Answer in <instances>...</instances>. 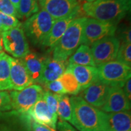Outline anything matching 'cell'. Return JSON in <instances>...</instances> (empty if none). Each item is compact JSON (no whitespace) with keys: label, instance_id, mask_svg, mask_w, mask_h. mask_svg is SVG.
<instances>
[{"label":"cell","instance_id":"1","mask_svg":"<svg viewBox=\"0 0 131 131\" xmlns=\"http://www.w3.org/2000/svg\"><path fill=\"white\" fill-rule=\"evenodd\" d=\"M70 123L79 131H107L106 113L91 105L80 96L70 98Z\"/></svg>","mask_w":131,"mask_h":131},{"label":"cell","instance_id":"2","mask_svg":"<svg viewBox=\"0 0 131 131\" xmlns=\"http://www.w3.org/2000/svg\"><path fill=\"white\" fill-rule=\"evenodd\" d=\"M131 0H96L84 3L82 11L98 21L118 24L130 10Z\"/></svg>","mask_w":131,"mask_h":131},{"label":"cell","instance_id":"3","mask_svg":"<svg viewBox=\"0 0 131 131\" xmlns=\"http://www.w3.org/2000/svg\"><path fill=\"white\" fill-rule=\"evenodd\" d=\"M85 16H80L70 24L53 47L52 58L61 60H68L81 44L83 27L86 20Z\"/></svg>","mask_w":131,"mask_h":131},{"label":"cell","instance_id":"4","mask_svg":"<svg viewBox=\"0 0 131 131\" xmlns=\"http://www.w3.org/2000/svg\"><path fill=\"white\" fill-rule=\"evenodd\" d=\"M55 21L46 11L41 9L26 19L22 27L26 37L31 42L42 46Z\"/></svg>","mask_w":131,"mask_h":131},{"label":"cell","instance_id":"5","mask_svg":"<svg viewBox=\"0 0 131 131\" xmlns=\"http://www.w3.org/2000/svg\"><path fill=\"white\" fill-rule=\"evenodd\" d=\"M98 79L109 86L123 88L131 76V68L117 61L103 64L97 68Z\"/></svg>","mask_w":131,"mask_h":131},{"label":"cell","instance_id":"6","mask_svg":"<svg viewBox=\"0 0 131 131\" xmlns=\"http://www.w3.org/2000/svg\"><path fill=\"white\" fill-rule=\"evenodd\" d=\"M43 88L38 84H32L21 91L10 92L13 111L21 115L26 114L36 102L43 96Z\"/></svg>","mask_w":131,"mask_h":131},{"label":"cell","instance_id":"7","mask_svg":"<svg viewBox=\"0 0 131 131\" xmlns=\"http://www.w3.org/2000/svg\"><path fill=\"white\" fill-rule=\"evenodd\" d=\"M1 35L4 49L15 58L22 59L30 52L22 24L4 31Z\"/></svg>","mask_w":131,"mask_h":131},{"label":"cell","instance_id":"8","mask_svg":"<svg viewBox=\"0 0 131 131\" xmlns=\"http://www.w3.org/2000/svg\"><path fill=\"white\" fill-rule=\"evenodd\" d=\"M117 26L118 24L86 18L83 27L81 44L89 46L103 38L114 36Z\"/></svg>","mask_w":131,"mask_h":131},{"label":"cell","instance_id":"9","mask_svg":"<svg viewBox=\"0 0 131 131\" xmlns=\"http://www.w3.org/2000/svg\"><path fill=\"white\" fill-rule=\"evenodd\" d=\"M119 46L120 41L114 36L103 38L94 42L91 50L95 66L114 61Z\"/></svg>","mask_w":131,"mask_h":131},{"label":"cell","instance_id":"10","mask_svg":"<svg viewBox=\"0 0 131 131\" xmlns=\"http://www.w3.org/2000/svg\"><path fill=\"white\" fill-rule=\"evenodd\" d=\"M42 9L55 20L66 17L80 7L78 0H38Z\"/></svg>","mask_w":131,"mask_h":131},{"label":"cell","instance_id":"11","mask_svg":"<svg viewBox=\"0 0 131 131\" xmlns=\"http://www.w3.org/2000/svg\"><path fill=\"white\" fill-rule=\"evenodd\" d=\"M130 101L124 94L123 88L110 86L105 103L100 109L105 113L119 112L130 111Z\"/></svg>","mask_w":131,"mask_h":131},{"label":"cell","instance_id":"12","mask_svg":"<svg viewBox=\"0 0 131 131\" xmlns=\"http://www.w3.org/2000/svg\"><path fill=\"white\" fill-rule=\"evenodd\" d=\"M10 78L12 89L15 91H21L33 84L25 64L21 58H11Z\"/></svg>","mask_w":131,"mask_h":131},{"label":"cell","instance_id":"13","mask_svg":"<svg viewBox=\"0 0 131 131\" xmlns=\"http://www.w3.org/2000/svg\"><path fill=\"white\" fill-rule=\"evenodd\" d=\"M81 7L80 6L77 9L75 10L74 12L69 16L55 20L48 36L42 45V46L53 49L54 46L63 36L64 33L66 32L72 22L77 18L81 16L80 15L81 14Z\"/></svg>","mask_w":131,"mask_h":131},{"label":"cell","instance_id":"14","mask_svg":"<svg viewBox=\"0 0 131 131\" xmlns=\"http://www.w3.org/2000/svg\"><path fill=\"white\" fill-rule=\"evenodd\" d=\"M37 123L42 124L55 129L57 127V117L50 112L46 102L42 97L38 100L34 106L26 114Z\"/></svg>","mask_w":131,"mask_h":131},{"label":"cell","instance_id":"15","mask_svg":"<svg viewBox=\"0 0 131 131\" xmlns=\"http://www.w3.org/2000/svg\"><path fill=\"white\" fill-rule=\"evenodd\" d=\"M110 86L99 81L83 90L81 97L96 108H101L105 103Z\"/></svg>","mask_w":131,"mask_h":131},{"label":"cell","instance_id":"16","mask_svg":"<svg viewBox=\"0 0 131 131\" xmlns=\"http://www.w3.org/2000/svg\"><path fill=\"white\" fill-rule=\"evenodd\" d=\"M67 69H69L79 83L81 90H84L99 81L97 68L88 66L69 64Z\"/></svg>","mask_w":131,"mask_h":131},{"label":"cell","instance_id":"17","mask_svg":"<svg viewBox=\"0 0 131 131\" xmlns=\"http://www.w3.org/2000/svg\"><path fill=\"white\" fill-rule=\"evenodd\" d=\"M107 131H131L130 111L106 113Z\"/></svg>","mask_w":131,"mask_h":131},{"label":"cell","instance_id":"18","mask_svg":"<svg viewBox=\"0 0 131 131\" xmlns=\"http://www.w3.org/2000/svg\"><path fill=\"white\" fill-rule=\"evenodd\" d=\"M22 60L28 70L33 84L40 83L45 66V57L40 56L34 52H29Z\"/></svg>","mask_w":131,"mask_h":131},{"label":"cell","instance_id":"19","mask_svg":"<svg viewBox=\"0 0 131 131\" xmlns=\"http://www.w3.org/2000/svg\"><path fill=\"white\" fill-rule=\"evenodd\" d=\"M68 61L69 64L95 67L91 48L84 45H81L77 49Z\"/></svg>","mask_w":131,"mask_h":131},{"label":"cell","instance_id":"20","mask_svg":"<svg viewBox=\"0 0 131 131\" xmlns=\"http://www.w3.org/2000/svg\"><path fill=\"white\" fill-rule=\"evenodd\" d=\"M11 58L4 52L0 53V91L12 89L10 78Z\"/></svg>","mask_w":131,"mask_h":131},{"label":"cell","instance_id":"21","mask_svg":"<svg viewBox=\"0 0 131 131\" xmlns=\"http://www.w3.org/2000/svg\"><path fill=\"white\" fill-rule=\"evenodd\" d=\"M61 82L66 94L76 95L81 91V88L73 73L66 69L64 73L58 79Z\"/></svg>","mask_w":131,"mask_h":131},{"label":"cell","instance_id":"22","mask_svg":"<svg viewBox=\"0 0 131 131\" xmlns=\"http://www.w3.org/2000/svg\"><path fill=\"white\" fill-rule=\"evenodd\" d=\"M39 11L37 0H20L18 9V18H29Z\"/></svg>","mask_w":131,"mask_h":131},{"label":"cell","instance_id":"23","mask_svg":"<svg viewBox=\"0 0 131 131\" xmlns=\"http://www.w3.org/2000/svg\"><path fill=\"white\" fill-rule=\"evenodd\" d=\"M57 115L60 119L70 122L72 118V106L70 98L68 95H61L58 100Z\"/></svg>","mask_w":131,"mask_h":131},{"label":"cell","instance_id":"24","mask_svg":"<svg viewBox=\"0 0 131 131\" xmlns=\"http://www.w3.org/2000/svg\"><path fill=\"white\" fill-rule=\"evenodd\" d=\"M69 65L68 60H57L53 58H46L45 67L60 77L64 73Z\"/></svg>","mask_w":131,"mask_h":131},{"label":"cell","instance_id":"25","mask_svg":"<svg viewBox=\"0 0 131 131\" xmlns=\"http://www.w3.org/2000/svg\"><path fill=\"white\" fill-rule=\"evenodd\" d=\"M117 61L130 66H131L130 43H122L119 46L117 55Z\"/></svg>","mask_w":131,"mask_h":131},{"label":"cell","instance_id":"26","mask_svg":"<svg viewBox=\"0 0 131 131\" xmlns=\"http://www.w3.org/2000/svg\"><path fill=\"white\" fill-rule=\"evenodd\" d=\"M61 95L55 94L50 91L45 92L42 97L44 98L49 110L53 115L58 117L57 109H58V100Z\"/></svg>","mask_w":131,"mask_h":131},{"label":"cell","instance_id":"27","mask_svg":"<svg viewBox=\"0 0 131 131\" xmlns=\"http://www.w3.org/2000/svg\"><path fill=\"white\" fill-rule=\"evenodd\" d=\"M13 110L10 95L7 92L0 91V114Z\"/></svg>","mask_w":131,"mask_h":131},{"label":"cell","instance_id":"28","mask_svg":"<svg viewBox=\"0 0 131 131\" xmlns=\"http://www.w3.org/2000/svg\"><path fill=\"white\" fill-rule=\"evenodd\" d=\"M0 12L18 18L17 11L9 0H0Z\"/></svg>","mask_w":131,"mask_h":131},{"label":"cell","instance_id":"29","mask_svg":"<svg viewBox=\"0 0 131 131\" xmlns=\"http://www.w3.org/2000/svg\"><path fill=\"white\" fill-rule=\"evenodd\" d=\"M130 32V26H122L118 32L117 38L119 41H122V43H131Z\"/></svg>","mask_w":131,"mask_h":131},{"label":"cell","instance_id":"30","mask_svg":"<svg viewBox=\"0 0 131 131\" xmlns=\"http://www.w3.org/2000/svg\"><path fill=\"white\" fill-rule=\"evenodd\" d=\"M47 89L52 92L55 93V94L64 95L66 94L65 90L64 89L63 86H62L61 82L58 80H55V81L49 82V83H46L44 84Z\"/></svg>","mask_w":131,"mask_h":131},{"label":"cell","instance_id":"31","mask_svg":"<svg viewBox=\"0 0 131 131\" xmlns=\"http://www.w3.org/2000/svg\"><path fill=\"white\" fill-rule=\"evenodd\" d=\"M57 128L59 131H77L68 122L61 119L57 124Z\"/></svg>","mask_w":131,"mask_h":131},{"label":"cell","instance_id":"32","mask_svg":"<svg viewBox=\"0 0 131 131\" xmlns=\"http://www.w3.org/2000/svg\"><path fill=\"white\" fill-rule=\"evenodd\" d=\"M130 87H131V79L130 78L125 82L123 87V90L124 94L126 95V96L127 99H128L129 101H130L131 100V88Z\"/></svg>","mask_w":131,"mask_h":131},{"label":"cell","instance_id":"33","mask_svg":"<svg viewBox=\"0 0 131 131\" xmlns=\"http://www.w3.org/2000/svg\"><path fill=\"white\" fill-rule=\"evenodd\" d=\"M32 131H52L51 127L34 122L32 124Z\"/></svg>","mask_w":131,"mask_h":131},{"label":"cell","instance_id":"34","mask_svg":"<svg viewBox=\"0 0 131 131\" xmlns=\"http://www.w3.org/2000/svg\"><path fill=\"white\" fill-rule=\"evenodd\" d=\"M9 1H10V3H12L13 6H14V7L15 8L16 11H17L19 7V1H20V0H9Z\"/></svg>","mask_w":131,"mask_h":131},{"label":"cell","instance_id":"35","mask_svg":"<svg viewBox=\"0 0 131 131\" xmlns=\"http://www.w3.org/2000/svg\"><path fill=\"white\" fill-rule=\"evenodd\" d=\"M0 131H16L8 126H0Z\"/></svg>","mask_w":131,"mask_h":131},{"label":"cell","instance_id":"36","mask_svg":"<svg viewBox=\"0 0 131 131\" xmlns=\"http://www.w3.org/2000/svg\"><path fill=\"white\" fill-rule=\"evenodd\" d=\"M84 1H86V3H92L96 1V0H84Z\"/></svg>","mask_w":131,"mask_h":131},{"label":"cell","instance_id":"37","mask_svg":"<svg viewBox=\"0 0 131 131\" xmlns=\"http://www.w3.org/2000/svg\"><path fill=\"white\" fill-rule=\"evenodd\" d=\"M2 52V46H1V41H0V53Z\"/></svg>","mask_w":131,"mask_h":131},{"label":"cell","instance_id":"38","mask_svg":"<svg viewBox=\"0 0 131 131\" xmlns=\"http://www.w3.org/2000/svg\"><path fill=\"white\" fill-rule=\"evenodd\" d=\"M51 130H52V131H56V130H55V129H53L52 128H51Z\"/></svg>","mask_w":131,"mask_h":131},{"label":"cell","instance_id":"39","mask_svg":"<svg viewBox=\"0 0 131 131\" xmlns=\"http://www.w3.org/2000/svg\"><path fill=\"white\" fill-rule=\"evenodd\" d=\"M78 1H79L80 2H81V1H83V0H78Z\"/></svg>","mask_w":131,"mask_h":131},{"label":"cell","instance_id":"40","mask_svg":"<svg viewBox=\"0 0 131 131\" xmlns=\"http://www.w3.org/2000/svg\"><path fill=\"white\" fill-rule=\"evenodd\" d=\"M0 41H1V40H0Z\"/></svg>","mask_w":131,"mask_h":131}]
</instances>
